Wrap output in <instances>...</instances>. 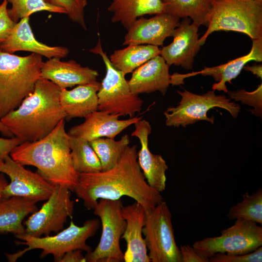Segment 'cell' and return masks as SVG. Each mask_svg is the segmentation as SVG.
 <instances>
[{
  "label": "cell",
  "instance_id": "obj_15",
  "mask_svg": "<svg viewBox=\"0 0 262 262\" xmlns=\"http://www.w3.org/2000/svg\"><path fill=\"white\" fill-rule=\"evenodd\" d=\"M180 23L179 18L165 13L149 18L141 16L128 30L123 44L162 46L167 37L172 36Z\"/></svg>",
  "mask_w": 262,
  "mask_h": 262
},
{
  "label": "cell",
  "instance_id": "obj_16",
  "mask_svg": "<svg viewBox=\"0 0 262 262\" xmlns=\"http://www.w3.org/2000/svg\"><path fill=\"white\" fill-rule=\"evenodd\" d=\"M134 124L135 130L131 135L137 137L141 144L137 152L138 163L148 184L161 193L166 187L168 166L161 155L154 154L149 149L148 136L152 130L149 123L141 119Z\"/></svg>",
  "mask_w": 262,
  "mask_h": 262
},
{
  "label": "cell",
  "instance_id": "obj_40",
  "mask_svg": "<svg viewBox=\"0 0 262 262\" xmlns=\"http://www.w3.org/2000/svg\"><path fill=\"white\" fill-rule=\"evenodd\" d=\"M0 132L8 138L15 137L10 130L0 120Z\"/></svg>",
  "mask_w": 262,
  "mask_h": 262
},
{
  "label": "cell",
  "instance_id": "obj_9",
  "mask_svg": "<svg viewBox=\"0 0 262 262\" xmlns=\"http://www.w3.org/2000/svg\"><path fill=\"white\" fill-rule=\"evenodd\" d=\"M122 207L121 199H100L98 201L93 210L94 214L100 219L101 235L96 248L85 254L86 262H124V253L120 246L126 225L122 215Z\"/></svg>",
  "mask_w": 262,
  "mask_h": 262
},
{
  "label": "cell",
  "instance_id": "obj_6",
  "mask_svg": "<svg viewBox=\"0 0 262 262\" xmlns=\"http://www.w3.org/2000/svg\"><path fill=\"white\" fill-rule=\"evenodd\" d=\"M99 225L100 221L97 218L86 220L82 226L75 225L71 220L68 227L54 235L36 237L25 233L16 236L21 241H17V244L26 245L27 247L14 254L5 253V255L9 262H13L29 251L39 249L42 250L40 258L52 255L54 261L59 262L64 254L70 250L81 249L88 253L92 249L86 241L95 235Z\"/></svg>",
  "mask_w": 262,
  "mask_h": 262
},
{
  "label": "cell",
  "instance_id": "obj_1",
  "mask_svg": "<svg viewBox=\"0 0 262 262\" xmlns=\"http://www.w3.org/2000/svg\"><path fill=\"white\" fill-rule=\"evenodd\" d=\"M73 192L88 210H94L100 199L116 200L128 196L148 211L164 200L161 193L147 183L137 161V146L127 147L112 168L79 174Z\"/></svg>",
  "mask_w": 262,
  "mask_h": 262
},
{
  "label": "cell",
  "instance_id": "obj_12",
  "mask_svg": "<svg viewBox=\"0 0 262 262\" xmlns=\"http://www.w3.org/2000/svg\"><path fill=\"white\" fill-rule=\"evenodd\" d=\"M71 191L67 187L54 185L46 202L23 223L25 234L39 237L62 230L74 212V201L71 199Z\"/></svg>",
  "mask_w": 262,
  "mask_h": 262
},
{
  "label": "cell",
  "instance_id": "obj_27",
  "mask_svg": "<svg viewBox=\"0 0 262 262\" xmlns=\"http://www.w3.org/2000/svg\"><path fill=\"white\" fill-rule=\"evenodd\" d=\"M164 13L179 18L189 17L198 26H208L206 16L213 0H162Z\"/></svg>",
  "mask_w": 262,
  "mask_h": 262
},
{
  "label": "cell",
  "instance_id": "obj_20",
  "mask_svg": "<svg viewBox=\"0 0 262 262\" xmlns=\"http://www.w3.org/2000/svg\"><path fill=\"white\" fill-rule=\"evenodd\" d=\"M98 72L87 66H82L76 61H61L52 58L43 62L41 77L48 80L61 89L97 81Z\"/></svg>",
  "mask_w": 262,
  "mask_h": 262
},
{
  "label": "cell",
  "instance_id": "obj_5",
  "mask_svg": "<svg viewBox=\"0 0 262 262\" xmlns=\"http://www.w3.org/2000/svg\"><path fill=\"white\" fill-rule=\"evenodd\" d=\"M206 20L207 30L199 39L201 46L215 31L237 32L252 40L262 37V5L253 0H213Z\"/></svg>",
  "mask_w": 262,
  "mask_h": 262
},
{
  "label": "cell",
  "instance_id": "obj_18",
  "mask_svg": "<svg viewBox=\"0 0 262 262\" xmlns=\"http://www.w3.org/2000/svg\"><path fill=\"white\" fill-rule=\"evenodd\" d=\"M119 117L117 115L96 111L85 116L83 123L72 127L67 133L70 136L81 138L89 142L101 137L115 139L124 130L143 117L134 116L120 120Z\"/></svg>",
  "mask_w": 262,
  "mask_h": 262
},
{
  "label": "cell",
  "instance_id": "obj_28",
  "mask_svg": "<svg viewBox=\"0 0 262 262\" xmlns=\"http://www.w3.org/2000/svg\"><path fill=\"white\" fill-rule=\"evenodd\" d=\"M69 141L72 165L78 174L102 171L100 160L89 142L70 136Z\"/></svg>",
  "mask_w": 262,
  "mask_h": 262
},
{
  "label": "cell",
  "instance_id": "obj_39",
  "mask_svg": "<svg viewBox=\"0 0 262 262\" xmlns=\"http://www.w3.org/2000/svg\"><path fill=\"white\" fill-rule=\"evenodd\" d=\"M243 69L246 71L251 72L258 78L262 79V65H256L252 66H245Z\"/></svg>",
  "mask_w": 262,
  "mask_h": 262
},
{
  "label": "cell",
  "instance_id": "obj_22",
  "mask_svg": "<svg viewBox=\"0 0 262 262\" xmlns=\"http://www.w3.org/2000/svg\"><path fill=\"white\" fill-rule=\"evenodd\" d=\"M169 67L160 55L150 59L132 72L128 81L131 92L138 95L158 91L164 96L170 84Z\"/></svg>",
  "mask_w": 262,
  "mask_h": 262
},
{
  "label": "cell",
  "instance_id": "obj_13",
  "mask_svg": "<svg viewBox=\"0 0 262 262\" xmlns=\"http://www.w3.org/2000/svg\"><path fill=\"white\" fill-rule=\"evenodd\" d=\"M0 173L10 179L2 191L1 197L21 196L37 202L48 199L52 192L53 184L39 173L25 168L10 155L0 162Z\"/></svg>",
  "mask_w": 262,
  "mask_h": 262
},
{
  "label": "cell",
  "instance_id": "obj_23",
  "mask_svg": "<svg viewBox=\"0 0 262 262\" xmlns=\"http://www.w3.org/2000/svg\"><path fill=\"white\" fill-rule=\"evenodd\" d=\"M100 83L97 81L78 85L71 90L61 89L60 101L67 118L84 117L98 110L97 93Z\"/></svg>",
  "mask_w": 262,
  "mask_h": 262
},
{
  "label": "cell",
  "instance_id": "obj_38",
  "mask_svg": "<svg viewBox=\"0 0 262 262\" xmlns=\"http://www.w3.org/2000/svg\"><path fill=\"white\" fill-rule=\"evenodd\" d=\"M82 250L75 249L66 253L59 262H86L85 256L82 254Z\"/></svg>",
  "mask_w": 262,
  "mask_h": 262
},
{
  "label": "cell",
  "instance_id": "obj_14",
  "mask_svg": "<svg viewBox=\"0 0 262 262\" xmlns=\"http://www.w3.org/2000/svg\"><path fill=\"white\" fill-rule=\"evenodd\" d=\"M191 20L189 17L183 18L174 31L172 42L160 50V55L170 66H180L187 70L193 68L201 45L198 33L199 26Z\"/></svg>",
  "mask_w": 262,
  "mask_h": 262
},
{
  "label": "cell",
  "instance_id": "obj_32",
  "mask_svg": "<svg viewBox=\"0 0 262 262\" xmlns=\"http://www.w3.org/2000/svg\"><path fill=\"white\" fill-rule=\"evenodd\" d=\"M48 2L64 9L69 18L78 24L84 30L86 25L84 19V9L87 0H45Z\"/></svg>",
  "mask_w": 262,
  "mask_h": 262
},
{
  "label": "cell",
  "instance_id": "obj_10",
  "mask_svg": "<svg viewBox=\"0 0 262 262\" xmlns=\"http://www.w3.org/2000/svg\"><path fill=\"white\" fill-rule=\"evenodd\" d=\"M142 233L151 262H181L172 214L165 201L146 211Z\"/></svg>",
  "mask_w": 262,
  "mask_h": 262
},
{
  "label": "cell",
  "instance_id": "obj_21",
  "mask_svg": "<svg viewBox=\"0 0 262 262\" xmlns=\"http://www.w3.org/2000/svg\"><path fill=\"white\" fill-rule=\"evenodd\" d=\"M0 49L10 53L28 51L48 59L65 58L69 52L66 47L49 46L38 41L30 26L29 17L22 18L16 23L8 38L0 45Z\"/></svg>",
  "mask_w": 262,
  "mask_h": 262
},
{
  "label": "cell",
  "instance_id": "obj_31",
  "mask_svg": "<svg viewBox=\"0 0 262 262\" xmlns=\"http://www.w3.org/2000/svg\"><path fill=\"white\" fill-rule=\"evenodd\" d=\"M11 7L8 9L10 17L15 22L37 12L47 11L66 14V11L52 5L45 0H7Z\"/></svg>",
  "mask_w": 262,
  "mask_h": 262
},
{
  "label": "cell",
  "instance_id": "obj_2",
  "mask_svg": "<svg viewBox=\"0 0 262 262\" xmlns=\"http://www.w3.org/2000/svg\"><path fill=\"white\" fill-rule=\"evenodd\" d=\"M61 91L53 82L41 77L33 92L0 120L23 142L40 140L66 118L60 101Z\"/></svg>",
  "mask_w": 262,
  "mask_h": 262
},
{
  "label": "cell",
  "instance_id": "obj_37",
  "mask_svg": "<svg viewBox=\"0 0 262 262\" xmlns=\"http://www.w3.org/2000/svg\"><path fill=\"white\" fill-rule=\"evenodd\" d=\"M22 142L21 139L15 136L6 138L0 137V162H3L10 155L13 149Z\"/></svg>",
  "mask_w": 262,
  "mask_h": 262
},
{
  "label": "cell",
  "instance_id": "obj_11",
  "mask_svg": "<svg viewBox=\"0 0 262 262\" xmlns=\"http://www.w3.org/2000/svg\"><path fill=\"white\" fill-rule=\"evenodd\" d=\"M221 235L207 237L194 243L193 246L209 258L217 253L244 254L262 246V226L243 219L221 231Z\"/></svg>",
  "mask_w": 262,
  "mask_h": 262
},
{
  "label": "cell",
  "instance_id": "obj_42",
  "mask_svg": "<svg viewBox=\"0 0 262 262\" xmlns=\"http://www.w3.org/2000/svg\"><path fill=\"white\" fill-rule=\"evenodd\" d=\"M257 2V3L262 5V0H253Z\"/></svg>",
  "mask_w": 262,
  "mask_h": 262
},
{
  "label": "cell",
  "instance_id": "obj_8",
  "mask_svg": "<svg viewBox=\"0 0 262 262\" xmlns=\"http://www.w3.org/2000/svg\"><path fill=\"white\" fill-rule=\"evenodd\" d=\"M181 99L176 107H170L164 113L166 125L169 127H185L200 120L213 124L214 117L208 116L211 109L218 107L228 111L233 118H236L240 111V105L231 101L224 95H217L214 90L197 95L184 89L178 90Z\"/></svg>",
  "mask_w": 262,
  "mask_h": 262
},
{
  "label": "cell",
  "instance_id": "obj_33",
  "mask_svg": "<svg viewBox=\"0 0 262 262\" xmlns=\"http://www.w3.org/2000/svg\"><path fill=\"white\" fill-rule=\"evenodd\" d=\"M230 99L241 101L242 103L252 106L254 109L249 111L256 116L262 118V84L252 92H247L245 89L235 91H229L227 93Z\"/></svg>",
  "mask_w": 262,
  "mask_h": 262
},
{
  "label": "cell",
  "instance_id": "obj_25",
  "mask_svg": "<svg viewBox=\"0 0 262 262\" xmlns=\"http://www.w3.org/2000/svg\"><path fill=\"white\" fill-rule=\"evenodd\" d=\"M112 0L107 9L113 13L112 22L120 23L127 30L141 16L164 13L162 0Z\"/></svg>",
  "mask_w": 262,
  "mask_h": 262
},
{
  "label": "cell",
  "instance_id": "obj_24",
  "mask_svg": "<svg viewBox=\"0 0 262 262\" xmlns=\"http://www.w3.org/2000/svg\"><path fill=\"white\" fill-rule=\"evenodd\" d=\"M36 203L21 196L0 198V234H24L23 221L38 210Z\"/></svg>",
  "mask_w": 262,
  "mask_h": 262
},
{
  "label": "cell",
  "instance_id": "obj_19",
  "mask_svg": "<svg viewBox=\"0 0 262 262\" xmlns=\"http://www.w3.org/2000/svg\"><path fill=\"white\" fill-rule=\"evenodd\" d=\"M122 215L126 225L121 236L126 242L127 248L124 253L125 262H151L142 230L146 216V210L138 202L123 206Z\"/></svg>",
  "mask_w": 262,
  "mask_h": 262
},
{
  "label": "cell",
  "instance_id": "obj_4",
  "mask_svg": "<svg viewBox=\"0 0 262 262\" xmlns=\"http://www.w3.org/2000/svg\"><path fill=\"white\" fill-rule=\"evenodd\" d=\"M42 56H20L0 49V119L31 94L41 78Z\"/></svg>",
  "mask_w": 262,
  "mask_h": 262
},
{
  "label": "cell",
  "instance_id": "obj_7",
  "mask_svg": "<svg viewBox=\"0 0 262 262\" xmlns=\"http://www.w3.org/2000/svg\"><path fill=\"white\" fill-rule=\"evenodd\" d=\"M101 56L106 68V74L97 93L98 109L119 116H134L142 109L143 101L133 94L125 75L116 68L102 48L100 38L96 47L90 50Z\"/></svg>",
  "mask_w": 262,
  "mask_h": 262
},
{
  "label": "cell",
  "instance_id": "obj_17",
  "mask_svg": "<svg viewBox=\"0 0 262 262\" xmlns=\"http://www.w3.org/2000/svg\"><path fill=\"white\" fill-rule=\"evenodd\" d=\"M254 61H262V37L252 40V45L250 52L247 54L218 66L207 67L197 72L187 74L175 73L171 75V82L173 85L184 84V78L193 76L197 74L203 76H212L217 83L213 84V90L223 91L227 93L228 90L226 82L231 83V81L235 79L241 73L244 66L248 62Z\"/></svg>",
  "mask_w": 262,
  "mask_h": 262
},
{
  "label": "cell",
  "instance_id": "obj_26",
  "mask_svg": "<svg viewBox=\"0 0 262 262\" xmlns=\"http://www.w3.org/2000/svg\"><path fill=\"white\" fill-rule=\"evenodd\" d=\"M159 47L150 45H129L123 49L115 50L109 59L113 66L125 75L160 55Z\"/></svg>",
  "mask_w": 262,
  "mask_h": 262
},
{
  "label": "cell",
  "instance_id": "obj_29",
  "mask_svg": "<svg viewBox=\"0 0 262 262\" xmlns=\"http://www.w3.org/2000/svg\"><path fill=\"white\" fill-rule=\"evenodd\" d=\"M130 143V139L127 134L118 141L101 137L90 142L100 160L102 171L108 170L117 164Z\"/></svg>",
  "mask_w": 262,
  "mask_h": 262
},
{
  "label": "cell",
  "instance_id": "obj_35",
  "mask_svg": "<svg viewBox=\"0 0 262 262\" xmlns=\"http://www.w3.org/2000/svg\"><path fill=\"white\" fill-rule=\"evenodd\" d=\"M8 3L7 0H3L0 4V45L8 38L16 23L9 15Z\"/></svg>",
  "mask_w": 262,
  "mask_h": 262
},
{
  "label": "cell",
  "instance_id": "obj_30",
  "mask_svg": "<svg viewBox=\"0 0 262 262\" xmlns=\"http://www.w3.org/2000/svg\"><path fill=\"white\" fill-rule=\"evenodd\" d=\"M243 200L232 205L227 216L229 220L243 219L262 225V189L249 194L245 193Z\"/></svg>",
  "mask_w": 262,
  "mask_h": 262
},
{
  "label": "cell",
  "instance_id": "obj_41",
  "mask_svg": "<svg viewBox=\"0 0 262 262\" xmlns=\"http://www.w3.org/2000/svg\"><path fill=\"white\" fill-rule=\"evenodd\" d=\"M8 183V181L6 179L4 174L0 173V198L1 197L2 193L4 188Z\"/></svg>",
  "mask_w": 262,
  "mask_h": 262
},
{
  "label": "cell",
  "instance_id": "obj_3",
  "mask_svg": "<svg viewBox=\"0 0 262 262\" xmlns=\"http://www.w3.org/2000/svg\"><path fill=\"white\" fill-rule=\"evenodd\" d=\"M69 138L65 119H62L44 138L16 146L10 156L24 166L36 167L37 172L53 185H61L73 191L79 174L72 165Z\"/></svg>",
  "mask_w": 262,
  "mask_h": 262
},
{
  "label": "cell",
  "instance_id": "obj_36",
  "mask_svg": "<svg viewBox=\"0 0 262 262\" xmlns=\"http://www.w3.org/2000/svg\"><path fill=\"white\" fill-rule=\"evenodd\" d=\"M179 249L181 262H209V258L201 254L193 246L181 245Z\"/></svg>",
  "mask_w": 262,
  "mask_h": 262
},
{
  "label": "cell",
  "instance_id": "obj_34",
  "mask_svg": "<svg viewBox=\"0 0 262 262\" xmlns=\"http://www.w3.org/2000/svg\"><path fill=\"white\" fill-rule=\"evenodd\" d=\"M262 246L249 253L229 255L217 253L209 258V262H262Z\"/></svg>",
  "mask_w": 262,
  "mask_h": 262
}]
</instances>
